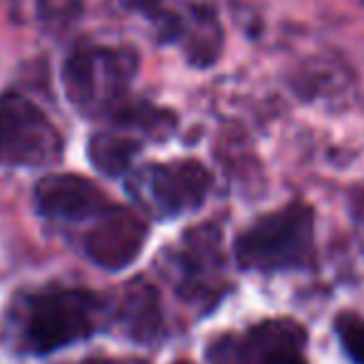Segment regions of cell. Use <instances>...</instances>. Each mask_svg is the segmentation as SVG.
Wrapping results in <instances>:
<instances>
[{
	"label": "cell",
	"mask_w": 364,
	"mask_h": 364,
	"mask_svg": "<svg viewBox=\"0 0 364 364\" xmlns=\"http://www.w3.org/2000/svg\"><path fill=\"white\" fill-rule=\"evenodd\" d=\"M107 330H114V295L65 283L20 290L0 317V342L18 357H50Z\"/></svg>",
	"instance_id": "1"
},
{
	"label": "cell",
	"mask_w": 364,
	"mask_h": 364,
	"mask_svg": "<svg viewBox=\"0 0 364 364\" xmlns=\"http://www.w3.org/2000/svg\"><path fill=\"white\" fill-rule=\"evenodd\" d=\"M235 260L255 273L302 270L315 263V216L305 203L258 218L235 240Z\"/></svg>",
	"instance_id": "2"
},
{
	"label": "cell",
	"mask_w": 364,
	"mask_h": 364,
	"mask_svg": "<svg viewBox=\"0 0 364 364\" xmlns=\"http://www.w3.org/2000/svg\"><path fill=\"white\" fill-rule=\"evenodd\" d=\"M161 270L183 302L193 307H213L225 292V255L220 230L203 223L186 230L161 258Z\"/></svg>",
	"instance_id": "3"
},
{
	"label": "cell",
	"mask_w": 364,
	"mask_h": 364,
	"mask_svg": "<svg viewBox=\"0 0 364 364\" xmlns=\"http://www.w3.org/2000/svg\"><path fill=\"white\" fill-rule=\"evenodd\" d=\"M63 156V136L23 95L0 97V166H50Z\"/></svg>",
	"instance_id": "4"
},
{
	"label": "cell",
	"mask_w": 364,
	"mask_h": 364,
	"mask_svg": "<svg viewBox=\"0 0 364 364\" xmlns=\"http://www.w3.org/2000/svg\"><path fill=\"white\" fill-rule=\"evenodd\" d=\"M208 364H307V332L295 320H263L206 347Z\"/></svg>",
	"instance_id": "5"
},
{
	"label": "cell",
	"mask_w": 364,
	"mask_h": 364,
	"mask_svg": "<svg viewBox=\"0 0 364 364\" xmlns=\"http://www.w3.org/2000/svg\"><path fill=\"white\" fill-rule=\"evenodd\" d=\"M129 191L144 211L159 220L191 213L211 191V173L198 161L154 164L129 181Z\"/></svg>",
	"instance_id": "6"
},
{
	"label": "cell",
	"mask_w": 364,
	"mask_h": 364,
	"mask_svg": "<svg viewBox=\"0 0 364 364\" xmlns=\"http://www.w3.org/2000/svg\"><path fill=\"white\" fill-rule=\"evenodd\" d=\"M117 201H112L97 183L77 173L45 176L35 186V208L45 220L55 223L68 238L105 216Z\"/></svg>",
	"instance_id": "7"
},
{
	"label": "cell",
	"mask_w": 364,
	"mask_h": 364,
	"mask_svg": "<svg viewBox=\"0 0 364 364\" xmlns=\"http://www.w3.org/2000/svg\"><path fill=\"white\" fill-rule=\"evenodd\" d=\"M149 238V225L132 208L114 206L75 235V245L97 268L124 270L141 255Z\"/></svg>",
	"instance_id": "8"
},
{
	"label": "cell",
	"mask_w": 364,
	"mask_h": 364,
	"mask_svg": "<svg viewBox=\"0 0 364 364\" xmlns=\"http://www.w3.org/2000/svg\"><path fill=\"white\" fill-rule=\"evenodd\" d=\"M129 80V63L112 50H87L75 53L65 65V85L70 90L73 102L90 112L105 109L109 102Z\"/></svg>",
	"instance_id": "9"
},
{
	"label": "cell",
	"mask_w": 364,
	"mask_h": 364,
	"mask_svg": "<svg viewBox=\"0 0 364 364\" xmlns=\"http://www.w3.org/2000/svg\"><path fill=\"white\" fill-rule=\"evenodd\" d=\"M114 330L136 345H156L166 332L159 292L151 283L136 278L114 292Z\"/></svg>",
	"instance_id": "10"
},
{
	"label": "cell",
	"mask_w": 364,
	"mask_h": 364,
	"mask_svg": "<svg viewBox=\"0 0 364 364\" xmlns=\"http://www.w3.org/2000/svg\"><path fill=\"white\" fill-rule=\"evenodd\" d=\"M136 151V144L127 139H119V136H95L90 141V156L92 164H95L100 171L109 173V176H117L122 173L127 166H129L132 154Z\"/></svg>",
	"instance_id": "11"
},
{
	"label": "cell",
	"mask_w": 364,
	"mask_h": 364,
	"mask_svg": "<svg viewBox=\"0 0 364 364\" xmlns=\"http://www.w3.org/2000/svg\"><path fill=\"white\" fill-rule=\"evenodd\" d=\"M335 330L345 355L355 364H364V317L342 312L335 320Z\"/></svg>",
	"instance_id": "12"
},
{
	"label": "cell",
	"mask_w": 364,
	"mask_h": 364,
	"mask_svg": "<svg viewBox=\"0 0 364 364\" xmlns=\"http://www.w3.org/2000/svg\"><path fill=\"white\" fill-rule=\"evenodd\" d=\"M75 364H127L122 360H112V357H85V360L75 362Z\"/></svg>",
	"instance_id": "13"
}]
</instances>
